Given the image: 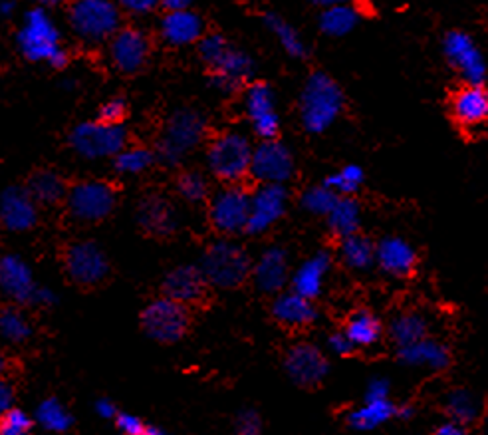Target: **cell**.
Wrapping results in <instances>:
<instances>
[{
  "mask_svg": "<svg viewBox=\"0 0 488 435\" xmlns=\"http://www.w3.org/2000/svg\"><path fill=\"white\" fill-rule=\"evenodd\" d=\"M344 112V91L324 72H314L300 96L302 126L310 134H324Z\"/></svg>",
  "mask_w": 488,
  "mask_h": 435,
  "instance_id": "obj_1",
  "label": "cell"
},
{
  "mask_svg": "<svg viewBox=\"0 0 488 435\" xmlns=\"http://www.w3.org/2000/svg\"><path fill=\"white\" fill-rule=\"evenodd\" d=\"M18 46L29 60L46 62L52 68H64L68 64V54L60 44L58 26L44 8H32L26 13L22 29L18 32Z\"/></svg>",
  "mask_w": 488,
  "mask_h": 435,
  "instance_id": "obj_2",
  "label": "cell"
},
{
  "mask_svg": "<svg viewBox=\"0 0 488 435\" xmlns=\"http://www.w3.org/2000/svg\"><path fill=\"white\" fill-rule=\"evenodd\" d=\"M254 147L244 134L223 132L209 144L207 163L215 178L227 185H238L251 175Z\"/></svg>",
  "mask_w": 488,
  "mask_h": 435,
  "instance_id": "obj_3",
  "label": "cell"
},
{
  "mask_svg": "<svg viewBox=\"0 0 488 435\" xmlns=\"http://www.w3.org/2000/svg\"><path fill=\"white\" fill-rule=\"evenodd\" d=\"M199 268L217 289H236L251 276L253 263L241 245L220 239L207 248Z\"/></svg>",
  "mask_w": 488,
  "mask_h": 435,
  "instance_id": "obj_4",
  "label": "cell"
},
{
  "mask_svg": "<svg viewBox=\"0 0 488 435\" xmlns=\"http://www.w3.org/2000/svg\"><path fill=\"white\" fill-rule=\"evenodd\" d=\"M122 24V8L116 0H73L70 26L80 40L98 44L112 40Z\"/></svg>",
  "mask_w": 488,
  "mask_h": 435,
  "instance_id": "obj_5",
  "label": "cell"
},
{
  "mask_svg": "<svg viewBox=\"0 0 488 435\" xmlns=\"http://www.w3.org/2000/svg\"><path fill=\"white\" fill-rule=\"evenodd\" d=\"M205 134V117L199 112H193V109H179L165 124L163 135L158 145L159 157L169 165L179 163L183 157L191 153L202 142Z\"/></svg>",
  "mask_w": 488,
  "mask_h": 435,
  "instance_id": "obj_6",
  "label": "cell"
},
{
  "mask_svg": "<svg viewBox=\"0 0 488 435\" xmlns=\"http://www.w3.org/2000/svg\"><path fill=\"white\" fill-rule=\"evenodd\" d=\"M143 332L159 344H175L189 328V312L185 304L175 302L167 296L147 304L141 312Z\"/></svg>",
  "mask_w": 488,
  "mask_h": 435,
  "instance_id": "obj_7",
  "label": "cell"
},
{
  "mask_svg": "<svg viewBox=\"0 0 488 435\" xmlns=\"http://www.w3.org/2000/svg\"><path fill=\"white\" fill-rule=\"evenodd\" d=\"M73 152L86 160H101V157H116L125 150L127 134L122 124L86 122L73 127L70 135Z\"/></svg>",
  "mask_w": 488,
  "mask_h": 435,
  "instance_id": "obj_8",
  "label": "cell"
},
{
  "mask_svg": "<svg viewBox=\"0 0 488 435\" xmlns=\"http://www.w3.org/2000/svg\"><path fill=\"white\" fill-rule=\"evenodd\" d=\"M116 207V189L106 181H80L68 191V211L80 223L104 221Z\"/></svg>",
  "mask_w": 488,
  "mask_h": 435,
  "instance_id": "obj_9",
  "label": "cell"
},
{
  "mask_svg": "<svg viewBox=\"0 0 488 435\" xmlns=\"http://www.w3.org/2000/svg\"><path fill=\"white\" fill-rule=\"evenodd\" d=\"M209 217L218 233H243L251 217V193L244 191L241 185H227L210 201Z\"/></svg>",
  "mask_w": 488,
  "mask_h": 435,
  "instance_id": "obj_10",
  "label": "cell"
},
{
  "mask_svg": "<svg viewBox=\"0 0 488 435\" xmlns=\"http://www.w3.org/2000/svg\"><path fill=\"white\" fill-rule=\"evenodd\" d=\"M443 52L447 62L460 74L465 84H484L486 62L471 34L463 30L449 32L443 40Z\"/></svg>",
  "mask_w": 488,
  "mask_h": 435,
  "instance_id": "obj_11",
  "label": "cell"
},
{
  "mask_svg": "<svg viewBox=\"0 0 488 435\" xmlns=\"http://www.w3.org/2000/svg\"><path fill=\"white\" fill-rule=\"evenodd\" d=\"M66 273L80 286H96L109 273V261L94 240H80L66 251Z\"/></svg>",
  "mask_w": 488,
  "mask_h": 435,
  "instance_id": "obj_12",
  "label": "cell"
},
{
  "mask_svg": "<svg viewBox=\"0 0 488 435\" xmlns=\"http://www.w3.org/2000/svg\"><path fill=\"white\" fill-rule=\"evenodd\" d=\"M288 191L284 185L261 183V187L251 193V217H248L246 233L262 235L272 225L278 223L287 213Z\"/></svg>",
  "mask_w": 488,
  "mask_h": 435,
  "instance_id": "obj_13",
  "label": "cell"
},
{
  "mask_svg": "<svg viewBox=\"0 0 488 435\" xmlns=\"http://www.w3.org/2000/svg\"><path fill=\"white\" fill-rule=\"evenodd\" d=\"M284 370L288 378L300 387H316L324 382L330 372V362L318 346L302 342L294 344L284 356Z\"/></svg>",
  "mask_w": 488,
  "mask_h": 435,
  "instance_id": "obj_14",
  "label": "cell"
},
{
  "mask_svg": "<svg viewBox=\"0 0 488 435\" xmlns=\"http://www.w3.org/2000/svg\"><path fill=\"white\" fill-rule=\"evenodd\" d=\"M251 175L261 183L284 185L294 175V157L287 145L266 140L254 147Z\"/></svg>",
  "mask_w": 488,
  "mask_h": 435,
  "instance_id": "obj_15",
  "label": "cell"
},
{
  "mask_svg": "<svg viewBox=\"0 0 488 435\" xmlns=\"http://www.w3.org/2000/svg\"><path fill=\"white\" fill-rule=\"evenodd\" d=\"M244 109L248 119H251L254 134L259 135L262 142L276 140L280 129V117L278 112H276L274 91L269 84L256 82V84L248 86L244 94Z\"/></svg>",
  "mask_w": 488,
  "mask_h": 435,
  "instance_id": "obj_16",
  "label": "cell"
},
{
  "mask_svg": "<svg viewBox=\"0 0 488 435\" xmlns=\"http://www.w3.org/2000/svg\"><path fill=\"white\" fill-rule=\"evenodd\" d=\"M453 122L463 129H476L488 122V88L484 84H465L449 98Z\"/></svg>",
  "mask_w": 488,
  "mask_h": 435,
  "instance_id": "obj_17",
  "label": "cell"
},
{
  "mask_svg": "<svg viewBox=\"0 0 488 435\" xmlns=\"http://www.w3.org/2000/svg\"><path fill=\"white\" fill-rule=\"evenodd\" d=\"M150 57V39L140 29H119L109 40V60L124 74L141 70Z\"/></svg>",
  "mask_w": 488,
  "mask_h": 435,
  "instance_id": "obj_18",
  "label": "cell"
},
{
  "mask_svg": "<svg viewBox=\"0 0 488 435\" xmlns=\"http://www.w3.org/2000/svg\"><path fill=\"white\" fill-rule=\"evenodd\" d=\"M39 203L29 189L8 187L0 196V223L13 233H26L39 221Z\"/></svg>",
  "mask_w": 488,
  "mask_h": 435,
  "instance_id": "obj_19",
  "label": "cell"
},
{
  "mask_svg": "<svg viewBox=\"0 0 488 435\" xmlns=\"http://www.w3.org/2000/svg\"><path fill=\"white\" fill-rule=\"evenodd\" d=\"M417 253L401 237H383L375 245V263L393 279H409L417 268Z\"/></svg>",
  "mask_w": 488,
  "mask_h": 435,
  "instance_id": "obj_20",
  "label": "cell"
},
{
  "mask_svg": "<svg viewBox=\"0 0 488 435\" xmlns=\"http://www.w3.org/2000/svg\"><path fill=\"white\" fill-rule=\"evenodd\" d=\"M39 286L30 266L16 255L0 257V292L18 304H29Z\"/></svg>",
  "mask_w": 488,
  "mask_h": 435,
  "instance_id": "obj_21",
  "label": "cell"
},
{
  "mask_svg": "<svg viewBox=\"0 0 488 435\" xmlns=\"http://www.w3.org/2000/svg\"><path fill=\"white\" fill-rule=\"evenodd\" d=\"M207 279L199 266L193 265H181L167 274V279L163 283V292L167 299L181 302V304H193L199 302L207 291Z\"/></svg>",
  "mask_w": 488,
  "mask_h": 435,
  "instance_id": "obj_22",
  "label": "cell"
},
{
  "mask_svg": "<svg viewBox=\"0 0 488 435\" xmlns=\"http://www.w3.org/2000/svg\"><path fill=\"white\" fill-rule=\"evenodd\" d=\"M253 279L262 292H280L288 283V255L280 247H270L253 265Z\"/></svg>",
  "mask_w": 488,
  "mask_h": 435,
  "instance_id": "obj_23",
  "label": "cell"
},
{
  "mask_svg": "<svg viewBox=\"0 0 488 435\" xmlns=\"http://www.w3.org/2000/svg\"><path fill=\"white\" fill-rule=\"evenodd\" d=\"M161 39L171 46H191L199 44V40L205 36V24L202 18L189 11L167 13L159 22Z\"/></svg>",
  "mask_w": 488,
  "mask_h": 435,
  "instance_id": "obj_24",
  "label": "cell"
},
{
  "mask_svg": "<svg viewBox=\"0 0 488 435\" xmlns=\"http://www.w3.org/2000/svg\"><path fill=\"white\" fill-rule=\"evenodd\" d=\"M398 360L411 368H427L432 372H443L450 366V350L435 338H423L415 344L398 350Z\"/></svg>",
  "mask_w": 488,
  "mask_h": 435,
  "instance_id": "obj_25",
  "label": "cell"
},
{
  "mask_svg": "<svg viewBox=\"0 0 488 435\" xmlns=\"http://www.w3.org/2000/svg\"><path fill=\"white\" fill-rule=\"evenodd\" d=\"M331 268V255L328 251H320L306 258L292 274V291L298 292L304 299L314 300L324 291L326 276Z\"/></svg>",
  "mask_w": 488,
  "mask_h": 435,
  "instance_id": "obj_26",
  "label": "cell"
},
{
  "mask_svg": "<svg viewBox=\"0 0 488 435\" xmlns=\"http://www.w3.org/2000/svg\"><path fill=\"white\" fill-rule=\"evenodd\" d=\"M272 317L284 326L304 328L318 318L314 300L304 299L298 292H280L272 302Z\"/></svg>",
  "mask_w": 488,
  "mask_h": 435,
  "instance_id": "obj_27",
  "label": "cell"
},
{
  "mask_svg": "<svg viewBox=\"0 0 488 435\" xmlns=\"http://www.w3.org/2000/svg\"><path fill=\"white\" fill-rule=\"evenodd\" d=\"M254 74V62L243 50L230 48L223 62L213 68V78L210 84L223 91H233L246 84V80Z\"/></svg>",
  "mask_w": 488,
  "mask_h": 435,
  "instance_id": "obj_28",
  "label": "cell"
},
{
  "mask_svg": "<svg viewBox=\"0 0 488 435\" xmlns=\"http://www.w3.org/2000/svg\"><path fill=\"white\" fill-rule=\"evenodd\" d=\"M399 404L390 400H364L346 415V422L354 431H373L391 420H398Z\"/></svg>",
  "mask_w": 488,
  "mask_h": 435,
  "instance_id": "obj_29",
  "label": "cell"
},
{
  "mask_svg": "<svg viewBox=\"0 0 488 435\" xmlns=\"http://www.w3.org/2000/svg\"><path fill=\"white\" fill-rule=\"evenodd\" d=\"M137 221L140 225L147 231V233L158 235V237H167L175 229H177V219H175L173 207L167 201L150 196L140 203V209H137Z\"/></svg>",
  "mask_w": 488,
  "mask_h": 435,
  "instance_id": "obj_30",
  "label": "cell"
},
{
  "mask_svg": "<svg viewBox=\"0 0 488 435\" xmlns=\"http://www.w3.org/2000/svg\"><path fill=\"white\" fill-rule=\"evenodd\" d=\"M344 332L349 342L355 346V350L372 348L383 336V324L372 310L359 309L347 318Z\"/></svg>",
  "mask_w": 488,
  "mask_h": 435,
  "instance_id": "obj_31",
  "label": "cell"
},
{
  "mask_svg": "<svg viewBox=\"0 0 488 435\" xmlns=\"http://www.w3.org/2000/svg\"><path fill=\"white\" fill-rule=\"evenodd\" d=\"M445 413L450 422H457L460 425L476 423L483 415V402L473 390L468 387H455L445 397Z\"/></svg>",
  "mask_w": 488,
  "mask_h": 435,
  "instance_id": "obj_32",
  "label": "cell"
},
{
  "mask_svg": "<svg viewBox=\"0 0 488 435\" xmlns=\"http://www.w3.org/2000/svg\"><path fill=\"white\" fill-rule=\"evenodd\" d=\"M388 335L393 344L399 348L411 346L429 336V324L419 312H401L390 322Z\"/></svg>",
  "mask_w": 488,
  "mask_h": 435,
  "instance_id": "obj_33",
  "label": "cell"
},
{
  "mask_svg": "<svg viewBox=\"0 0 488 435\" xmlns=\"http://www.w3.org/2000/svg\"><path fill=\"white\" fill-rule=\"evenodd\" d=\"M339 258L352 271H367L375 265V243L365 235H352L339 240Z\"/></svg>",
  "mask_w": 488,
  "mask_h": 435,
  "instance_id": "obj_34",
  "label": "cell"
},
{
  "mask_svg": "<svg viewBox=\"0 0 488 435\" xmlns=\"http://www.w3.org/2000/svg\"><path fill=\"white\" fill-rule=\"evenodd\" d=\"M328 227L339 240L359 233V223H362V209L354 197H339L334 209L330 211Z\"/></svg>",
  "mask_w": 488,
  "mask_h": 435,
  "instance_id": "obj_35",
  "label": "cell"
},
{
  "mask_svg": "<svg viewBox=\"0 0 488 435\" xmlns=\"http://www.w3.org/2000/svg\"><path fill=\"white\" fill-rule=\"evenodd\" d=\"M359 22V11L352 4L330 6L320 14V30L331 39H342L352 32Z\"/></svg>",
  "mask_w": 488,
  "mask_h": 435,
  "instance_id": "obj_36",
  "label": "cell"
},
{
  "mask_svg": "<svg viewBox=\"0 0 488 435\" xmlns=\"http://www.w3.org/2000/svg\"><path fill=\"white\" fill-rule=\"evenodd\" d=\"M29 193L34 197L36 203L42 205H54V203L62 201L66 197V183L58 173L52 171H39L32 175L29 181Z\"/></svg>",
  "mask_w": 488,
  "mask_h": 435,
  "instance_id": "obj_37",
  "label": "cell"
},
{
  "mask_svg": "<svg viewBox=\"0 0 488 435\" xmlns=\"http://www.w3.org/2000/svg\"><path fill=\"white\" fill-rule=\"evenodd\" d=\"M0 336H3L8 344H24V342L32 336L30 320L18 309L0 310Z\"/></svg>",
  "mask_w": 488,
  "mask_h": 435,
  "instance_id": "obj_38",
  "label": "cell"
},
{
  "mask_svg": "<svg viewBox=\"0 0 488 435\" xmlns=\"http://www.w3.org/2000/svg\"><path fill=\"white\" fill-rule=\"evenodd\" d=\"M266 26L272 30V34L278 39L280 46L287 54H290L292 58H304L308 54L306 44H304L302 36L298 34V30L290 26L284 18L276 16V14H269L266 16Z\"/></svg>",
  "mask_w": 488,
  "mask_h": 435,
  "instance_id": "obj_39",
  "label": "cell"
},
{
  "mask_svg": "<svg viewBox=\"0 0 488 435\" xmlns=\"http://www.w3.org/2000/svg\"><path fill=\"white\" fill-rule=\"evenodd\" d=\"M36 422L50 433H66L72 428V415L58 400H44L36 410Z\"/></svg>",
  "mask_w": 488,
  "mask_h": 435,
  "instance_id": "obj_40",
  "label": "cell"
},
{
  "mask_svg": "<svg viewBox=\"0 0 488 435\" xmlns=\"http://www.w3.org/2000/svg\"><path fill=\"white\" fill-rule=\"evenodd\" d=\"M365 179L364 170L359 165H346V168L331 173L324 181L326 187H330L339 197H352L354 193L362 187Z\"/></svg>",
  "mask_w": 488,
  "mask_h": 435,
  "instance_id": "obj_41",
  "label": "cell"
},
{
  "mask_svg": "<svg viewBox=\"0 0 488 435\" xmlns=\"http://www.w3.org/2000/svg\"><path fill=\"white\" fill-rule=\"evenodd\" d=\"M155 155L145 147H125L116 155L114 168L122 175H140L153 165Z\"/></svg>",
  "mask_w": 488,
  "mask_h": 435,
  "instance_id": "obj_42",
  "label": "cell"
},
{
  "mask_svg": "<svg viewBox=\"0 0 488 435\" xmlns=\"http://www.w3.org/2000/svg\"><path fill=\"white\" fill-rule=\"evenodd\" d=\"M339 196L338 193L331 191L330 187H326L324 183L316 185V187H310L304 191L302 196V207L306 209L312 215L318 217H328L330 211L334 209V205L338 203Z\"/></svg>",
  "mask_w": 488,
  "mask_h": 435,
  "instance_id": "obj_43",
  "label": "cell"
},
{
  "mask_svg": "<svg viewBox=\"0 0 488 435\" xmlns=\"http://www.w3.org/2000/svg\"><path fill=\"white\" fill-rule=\"evenodd\" d=\"M230 48H233V46L227 42L225 36H220L217 32L205 34L199 40V57L209 68H217L218 64L223 62V58L227 57Z\"/></svg>",
  "mask_w": 488,
  "mask_h": 435,
  "instance_id": "obj_44",
  "label": "cell"
},
{
  "mask_svg": "<svg viewBox=\"0 0 488 435\" xmlns=\"http://www.w3.org/2000/svg\"><path fill=\"white\" fill-rule=\"evenodd\" d=\"M177 187H179L181 197L189 203H201L209 196V183L205 179V175H201L199 171L183 173L179 178Z\"/></svg>",
  "mask_w": 488,
  "mask_h": 435,
  "instance_id": "obj_45",
  "label": "cell"
},
{
  "mask_svg": "<svg viewBox=\"0 0 488 435\" xmlns=\"http://www.w3.org/2000/svg\"><path fill=\"white\" fill-rule=\"evenodd\" d=\"M32 418L22 410H8L0 418V435H30Z\"/></svg>",
  "mask_w": 488,
  "mask_h": 435,
  "instance_id": "obj_46",
  "label": "cell"
},
{
  "mask_svg": "<svg viewBox=\"0 0 488 435\" xmlns=\"http://www.w3.org/2000/svg\"><path fill=\"white\" fill-rule=\"evenodd\" d=\"M235 435H262V418L256 410L238 412L235 420Z\"/></svg>",
  "mask_w": 488,
  "mask_h": 435,
  "instance_id": "obj_47",
  "label": "cell"
},
{
  "mask_svg": "<svg viewBox=\"0 0 488 435\" xmlns=\"http://www.w3.org/2000/svg\"><path fill=\"white\" fill-rule=\"evenodd\" d=\"M127 106L122 98H114L107 100L104 106L99 108V122L104 124H122V119L125 117Z\"/></svg>",
  "mask_w": 488,
  "mask_h": 435,
  "instance_id": "obj_48",
  "label": "cell"
},
{
  "mask_svg": "<svg viewBox=\"0 0 488 435\" xmlns=\"http://www.w3.org/2000/svg\"><path fill=\"white\" fill-rule=\"evenodd\" d=\"M391 397V384L388 378L375 376L367 382L364 400H390Z\"/></svg>",
  "mask_w": 488,
  "mask_h": 435,
  "instance_id": "obj_49",
  "label": "cell"
},
{
  "mask_svg": "<svg viewBox=\"0 0 488 435\" xmlns=\"http://www.w3.org/2000/svg\"><path fill=\"white\" fill-rule=\"evenodd\" d=\"M116 3L122 11L137 14V16L150 14L155 11V8L161 6V0H116Z\"/></svg>",
  "mask_w": 488,
  "mask_h": 435,
  "instance_id": "obj_50",
  "label": "cell"
},
{
  "mask_svg": "<svg viewBox=\"0 0 488 435\" xmlns=\"http://www.w3.org/2000/svg\"><path fill=\"white\" fill-rule=\"evenodd\" d=\"M116 425H117V430L122 431L124 435H143V431L147 428V425L140 418H137V415L124 413V412L117 413Z\"/></svg>",
  "mask_w": 488,
  "mask_h": 435,
  "instance_id": "obj_51",
  "label": "cell"
},
{
  "mask_svg": "<svg viewBox=\"0 0 488 435\" xmlns=\"http://www.w3.org/2000/svg\"><path fill=\"white\" fill-rule=\"evenodd\" d=\"M328 348L331 350V354L336 356H342V358H347L352 356L355 352V346L349 342V338L346 336V332H334V335H330L328 338Z\"/></svg>",
  "mask_w": 488,
  "mask_h": 435,
  "instance_id": "obj_52",
  "label": "cell"
},
{
  "mask_svg": "<svg viewBox=\"0 0 488 435\" xmlns=\"http://www.w3.org/2000/svg\"><path fill=\"white\" fill-rule=\"evenodd\" d=\"M13 404H14V392L11 384H6L0 379V418H3L8 410H13Z\"/></svg>",
  "mask_w": 488,
  "mask_h": 435,
  "instance_id": "obj_53",
  "label": "cell"
},
{
  "mask_svg": "<svg viewBox=\"0 0 488 435\" xmlns=\"http://www.w3.org/2000/svg\"><path fill=\"white\" fill-rule=\"evenodd\" d=\"M432 435H467V428L465 425H460L457 422H443L441 425H437L435 431H432Z\"/></svg>",
  "mask_w": 488,
  "mask_h": 435,
  "instance_id": "obj_54",
  "label": "cell"
},
{
  "mask_svg": "<svg viewBox=\"0 0 488 435\" xmlns=\"http://www.w3.org/2000/svg\"><path fill=\"white\" fill-rule=\"evenodd\" d=\"M54 302H56V294H54V291L44 289V286L36 289L32 304H39V307H52Z\"/></svg>",
  "mask_w": 488,
  "mask_h": 435,
  "instance_id": "obj_55",
  "label": "cell"
},
{
  "mask_svg": "<svg viewBox=\"0 0 488 435\" xmlns=\"http://www.w3.org/2000/svg\"><path fill=\"white\" fill-rule=\"evenodd\" d=\"M96 413L99 415V418H104V420H116V418H117V413H119V410H117L114 402H109V400H98V402H96Z\"/></svg>",
  "mask_w": 488,
  "mask_h": 435,
  "instance_id": "obj_56",
  "label": "cell"
},
{
  "mask_svg": "<svg viewBox=\"0 0 488 435\" xmlns=\"http://www.w3.org/2000/svg\"><path fill=\"white\" fill-rule=\"evenodd\" d=\"M193 0H161V6L167 13H179V11H189Z\"/></svg>",
  "mask_w": 488,
  "mask_h": 435,
  "instance_id": "obj_57",
  "label": "cell"
},
{
  "mask_svg": "<svg viewBox=\"0 0 488 435\" xmlns=\"http://www.w3.org/2000/svg\"><path fill=\"white\" fill-rule=\"evenodd\" d=\"M312 4L321 6V8H330V6H342V4H352L355 6L357 0H310Z\"/></svg>",
  "mask_w": 488,
  "mask_h": 435,
  "instance_id": "obj_58",
  "label": "cell"
},
{
  "mask_svg": "<svg viewBox=\"0 0 488 435\" xmlns=\"http://www.w3.org/2000/svg\"><path fill=\"white\" fill-rule=\"evenodd\" d=\"M413 415H415V407H413L411 404H399L398 420H411Z\"/></svg>",
  "mask_w": 488,
  "mask_h": 435,
  "instance_id": "obj_59",
  "label": "cell"
},
{
  "mask_svg": "<svg viewBox=\"0 0 488 435\" xmlns=\"http://www.w3.org/2000/svg\"><path fill=\"white\" fill-rule=\"evenodd\" d=\"M14 13V3L13 0H0V14L11 16Z\"/></svg>",
  "mask_w": 488,
  "mask_h": 435,
  "instance_id": "obj_60",
  "label": "cell"
},
{
  "mask_svg": "<svg viewBox=\"0 0 488 435\" xmlns=\"http://www.w3.org/2000/svg\"><path fill=\"white\" fill-rule=\"evenodd\" d=\"M143 435H171V433L163 431V430H159V428H155V425H147L145 431H143Z\"/></svg>",
  "mask_w": 488,
  "mask_h": 435,
  "instance_id": "obj_61",
  "label": "cell"
},
{
  "mask_svg": "<svg viewBox=\"0 0 488 435\" xmlns=\"http://www.w3.org/2000/svg\"><path fill=\"white\" fill-rule=\"evenodd\" d=\"M6 370H8V360H6V356L0 354V376H4Z\"/></svg>",
  "mask_w": 488,
  "mask_h": 435,
  "instance_id": "obj_62",
  "label": "cell"
},
{
  "mask_svg": "<svg viewBox=\"0 0 488 435\" xmlns=\"http://www.w3.org/2000/svg\"><path fill=\"white\" fill-rule=\"evenodd\" d=\"M36 3L46 4V6H58L62 3H66V0H36Z\"/></svg>",
  "mask_w": 488,
  "mask_h": 435,
  "instance_id": "obj_63",
  "label": "cell"
},
{
  "mask_svg": "<svg viewBox=\"0 0 488 435\" xmlns=\"http://www.w3.org/2000/svg\"><path fill=\"white\" fill-rule=\"evenodd\" d=\"M484 430H486V435H488V413H486V420H484Z\"/></svg>",
  "mask_w": 488,
  "mask_h": 435,
  "instance_id": "obj_64",
  "label": "cell"
}]
</instances>
